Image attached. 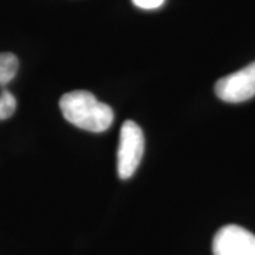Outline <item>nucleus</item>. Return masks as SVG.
<instances>
[{"instance_id":"423d86ee","label":"nucleus","mask_w":255,"mask_h":255,"mask_svg":"<svg viewBox=\"0 0 255 255\" xmlns=\"http://www.w3.org/2000/svg\"><path fill=\"white\" fill-rule=\"evenodd\" d=\"M17 108L16 97L3 87H0V121L9 119Z\"/></svg>"},{"instance_id":"39448f33","label":"nucleus","mask_w":255,"mask_h":255,"mask_svg":"<svg viewBox=\"0 0 255 255\" xmlns=\"http://www.w3.org/2000/svg\"><path fill=\"white\" fill-rule=\"evenodd\" d=\"M18 71L17 57L11 53H0V87L7 85Z\"/></svg>"},{"instance_id":"7ed1b4c3","label":"nucleus","mask_w":255,"mask_h":255,"mask_svg":"<svg viewBox=\"0 0 255 255\" xmlns=\"http://www.w3.org/2000/svg\"><path fill=\"white\" fill-rule=\"evenodd\" d=\"M214 90L216 95L224 102L237 104L251 100L255 97V63L220 78Z\"/></svg>"},{"instance_id":"20e7f679","label":"nucleus","mask_w":255,"mask_h":255,"mask_svg":"<svg viewBox=\"0 0 255 255\" xmlns=\"http://www.w3.org/2000/svg\"><path fill=\"white\" fill-rule=\"evenodd\" d=\"M214 255H255V236L240 226H224L213 240Z\"/></svg>"},{"instance_id":"f03ea898","label":"nucleus","mask_w":255,"mask_h":255,"mask_svg":"<svg viewBox=\"0 0 255 255\" xmlns=\"http://www.w3.org/2000/svg\"><path fill=\"white\" fill-rule=\"evenodd\" d=\"M145 152V136L142 129L133 121H125L121 128L118 147V176L130 179L142 160Z\"/></svg>"},{"instance_id":"0eeeda50","label":"nucleus","mask_w":255,"mask_h":255,"mask_svg":"<svg viewBox=\"0 0 255 255\" xmlns=\"http://www.w3.org/2000/svg\"><path fill=\"white\" fill-rule=\"evenodd\" d=\"M132 1L136 7L145 10L157 9L164 3V0H132Z\"/></svg>"},{"instance_id":"f257e3e1","label":"nucleus","mask_w":255,"mask_h":255,"mask_svg":"<svg viewBox=\"0 0 255 255\" xmlns=\"http://www.w3.org/2000/svg\"><path fill=\"white\" fill-rule=\"evenodd\" d=\"M60 110L64 118L74 127L101 133L110 129L114 122V111L110 105L102 104L88 91L67 92L60 100Z\"/></svg>"}]
</instances>
